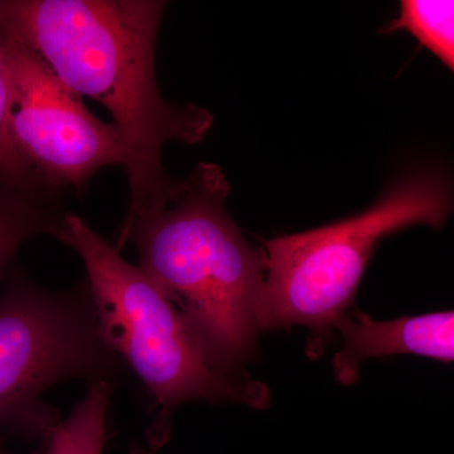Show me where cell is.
Returning <instances> with one entry per match:
<instances>
[{
	"label": "cell",
	"instance_id": "ba28073f",
	"mask_svg": "<svg viewBox=\"0 0 454 454\" xmlns=\"http://www.w3.org/2000/svg\"><path fill=\"white\" fill-rule=\"evenodd\" d=\"M65 215L61 196L26 190L0 179V278L29 239L56 238Z\"/></svg>",
	"mask_w": 454,
	"mask_h": 454
},
{
	"label": "cell",
	"instance_id": "8992f818",
	"mask_svg": "<svg viewBox=\"0 0 454 454\" xmlns=\"http://www.w3.org/2000/svg\"><path fill=\"white\" fill-rule=\"evenodd\" d=\"M8 86V130L20 160L53 192L82 190L128 152L115 125L97 118L35 51L0 29Z\"/></svg>",
	"mask_w": 454,
	"mask_h": 454
},
{
	"label": "cell",
	"instance_id": "52a82bcc",
	"mask_svg": "<svg viewBox=\"0 0 454 454\" xmlns=\"http://www.w3.org/2000/svg\"><path fill=\"white\" fill-rule=\"evenodd\" d=\"M336 325L343 348L334 357V372L345 384L356 379L358 365L366 358L414 354L450 363L454 357L452 310L394 321H375L360 313L356 318L343 316Z\"/></svg>",
	"mask_w": 454,
	"mask_h": 454
},
{
	"label": "cell",
	"instance_id": "30bf717a",
	"mask_svg": "<svg viewBox=\"0 0 454 454\" xmlns=\"http://www.w3.org/2000/svg\"><path fill=\"white\" fill-rule=\"evenodd\" d=\"M454 3L452 0H404L400 14L387 32L406 31L437 56L447 67L454 66Z\"/></svg>",
	"mask_w": 454,
	"mask_h": 454
},
{
	"label": "cell",
	"instance_id": "3957f363",
	"mask_svg": "<svg viewBox=\"0 0 454 454\" xmlns=\"http://www.w3.org/2000/svg\"><path fill=\"white\" fill-rule=\"evenodd\" d=\"M56 239L79 254L104 340L153 400L152 447L167 441L170 415L190 400L267 404V387L211 365L172 301L82 217L66 212Z\"/></svg>",
	"mask_w": 454,
	"mask_h": 454
},
{
	"label": "cell",
	"instance_id": "9c48e42d",
	"mask_svg": "<svg viewBox=\"0 0 454 454\" xmlns=\"http://www.w3.org/2000/svg\"><path fill=\"white\" fill-rule=\"evenodd\" d=\"M112 382L95 381L67 419L57 424L42 454H101ZM41 454V453H40Z\"/></svg>",
	"mask_w": 454,
	"mask_h": 454
},
{
	"label": "cell",
	"instance_id": "7c38bea8",
	"mask_svg": "<svg viewBox=\"0 0 454 454\" xmlns=\"http://www.w3.org/2000/svg\"><path fill=\"white\" fill-rule=\"evenodd\" d=\"M130 454H153L151 450H146L145 448L139 446H133L130 450Z\"/></svg>",
	"mask_w": 454,
	"mask_h": 454
},
{
	"label": "cell",
	"instance_id": "6da1fadb",
	"mask_svg": "<svg viewBox=\"0 0 454 454\" xmlns=\"http://www.w3.org/2000/svg\"><path fill=\"white\" fill-rule=\"evenodd\" d=\"M166 7L157 0H0V29L113 116L128 152L125 219L168 200L177 181L164 169V145H197L214 124L203 107L173 106L160 92L155 42Z\"/></svg>",
	"mask_w": 454,
	"mask_h": 454
},
{
	"label": "cell",
	"instance_id": "277c9868",
	"mask_svg": "<svg viewBox=\"0 0 454 454\" xmlns=\"http://www.w3.org/2000/svg\"><path fill=\"white\" fill-rule=\"evenodd\" d=\"M450 193L438 176H411L357 216L265 243L258 330L307 325L327 330L345 316L373 249L385 236L418 223L441 226Z\"/></svg>",
	"mask_w": 454,
	"mask_h": 454
},
{
	"label": "cell",
	"instance_id": "7a4b0ae2",
	"mask_svg": "<svg viewBox=\"0 0 454 454\" xmlns=\"http://www.w3.org/2000/svg\"><path fill=\"white\" fill-rule=\"evenodd\" d=\"M230 184L217 164H197L163 205L124 219L116 249L134 245L139 269L181 313L212 366L244 379L255 343L264 252L247 243L226 208Z\"/></svg>",
	"mask_w": 454,
	"mask_h": 454
},
{
	"label": "cell",
	"instance_id": "5b68a950",
	"mask_svg": "<svg viewBox=\"0 0 454 454\" xmlns=\"http://www.w3.org/2000/svg\"><path fill=\"white\" fill-rule=\"evenodd\" d=\"M124 366L98 327L86 282L52 292L12 268L0 295V429L46 439L59 419L43 402L59 381H107Z\"/></svg>",
	"mask_w": 454,
	"mask_h": 454
},
{
	"label": "cell",
	"instance_id": "8fae6325",
	"mask_svg": "<svg viewBox=\"0 0 454 454\" xmlns=\"http://www.w3.org/2000/svg\"><path fill=\"white\" fill-rule=\"evenodd\" d=\"M0 179L37 192H53L35 177L26 163L20 160L8 130V86L4 62L0 52Z\"/></svg>",
	"mask_w": 454,
	"mask_h": 454
},
{
	"label": "cell",
	"instance_id": "4fadbf2b",
	"mask_svg": "<svg viewBox=\"0 0 454 454\" xmlns=\"http://www.w3.org/2000/svg\"><path fill=\"white\" fill-rule=\"evenodd\" d=\"M0 454H4V453H3V452H0Z\"/></svg>",
	"mask_w": 454,
	"mask_h": 454
}]
</instances>
